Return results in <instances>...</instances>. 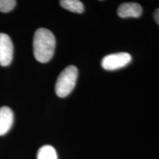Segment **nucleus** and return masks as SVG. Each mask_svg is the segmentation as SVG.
I'll list each match as a JSON object with an SVG mask.
<instances>
[{"instance_id": "f03ea898", "label": "nucleus", "mask_w": 159, "mask_h": 159, "mask_svg": "<svg viewBox=\"0 0 159 159\" xmlns=\"http://www.w3.org/2000/svg\"><path fill=\"white\" fill-rule=\"evenodd\" d=\"M78 71L75 66H69L61 71L55 83V93L59 97H66L76 85Z\"/></svg>"}, {"instance_id": "0eeeda50", "label": "nucleus", "mask_w": 159, "mask_h": 159, "mask_svg": "<svg viewBox=\"0 0 159 159\" xmlns=\"http://www.w3.org/2000/svg\"><path fill=\"white\" fill-rule=\"evenodd\" d=\"M60 5L63 8L73 13H82L84 11L83 4L79 0H61L60 1Z\"/></svg>"}, {"instance_id": "20e7f679", "label": "nucleus", "mask_w": 159, "mask_h": 159, "mask_svg": "<svg viewBox=\"0 0 159 159\" xmlns=\"http://www.w3.org/2000/svg\"><path fill=\"white\" fill-rule=\"evenodd\" d=\"M13 45L11 38L5 33H0V65L7 66L13 60Z\"/></svg>"}, {"instance_id": "7ed1b4c3", "label": "nucleus", "mask_w": 159, "mask_h": 159, "mask_svg": "<svg viewBox=\"0 0 159 159\" xmlns=\"http://www.w3.org/2000/svg\"><path fill=\"white\" fill-rule=\"evenodd\" d=\"M132 61V57L129 53L119 52L106 55L102 60V68L108 71L116 70L126 66Z\"/></svg>"}, {"instance_id": "6e6552de", "label": "nucleus", "mask_w": 159, "mask_h": 159, "mask_svg": "<svg viewBox=\"0 0 159 159\" xmlns=\"http://www.w3.org/2000/svg\"><path fill=\"white\" fill-rule=\"evenodd\" d=\"M37 159H57L56 150L50 145H44L39 150Z\"/></svg>"}, {"instance_id": "9d476101", "label": "nucleus", "mask_w": 159, "mask_h": 159, "mask_svg": "<svg viewBox=\"0 0 159 159\" xmlns=\"http://www.w3.org/2000/svg\"><path fill=\"white\" fill-rule=\"evenodd\" d=\"M154 19H155V21H156V23L158 24V26H159V8L157 9L156 11L154 12Z\"/></svg>"}, {"instance_id": "39448f33", "label": "nucleus", "mask_w": 159, "mask_h": 159, "mask_svg": "<svg viewBox=\"0 0 159 159\" xmlns=\"http://www.w3.org/2000/svg\"><path fill=\"white\" fill-rule=\"evenodd\" d=\"M117 13L121 18H138L142 15V8L138 3L126 2L119 6Z\"/></svg>"}, {"instance_id": "423d86ee", "label": "nucleus", "mask_w": 159, "mask_h": 159, "mask_svg": "<svg viewBox=\"0 0 159 159\" xmlns=\"http://www.w3.org/2000/svg\"><path fill=\"white\" fill-rule=\"evenodd\" d=\"M13 123V112L9 107L0 108V136H3L11 130Z\"/></svg>"}, {"instance_id": "1a4fd4ad", "label": "nucleus", "mask_w": 159, "mask_h": 159, "mask_svg": "<svg viewBox=\"0 0 159 159\" xmlns=\"http://www.w3.org/2000/svg\"><path fill=\"white\" fill-rule=\"evenodd\" d=\"M16 5L15 0H0V11L2 13H8Z\"/></svg>"}, {"instance_id": "f257e3e1", "label": "nucleus", "mask_w": 159, "mask_h": 159, "mask_svg": "<svg viewBox=\"0 0 159 159\" xmlns=\"http://www.w3.org/2000/svg\"><path fill=\"white\" fill-rule=\"evenodd\" d=\"M55 38L49 30L39 28L33 38V53L40 63H47L53 57L55 49Z\"/></svg>"}]
</instances>
